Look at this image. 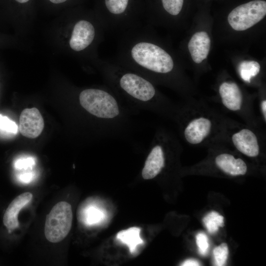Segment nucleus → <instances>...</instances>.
<instances>
[{
    "label": "nucleus",
    "instance_id": "obj_8",
    "mask_svg": "<svg viewBox=\"0 0 266 266\" xmlns=\"http://www.w3.org/2000/svg\"><path fill=\"white\" fill-rule=\"evenodd\" d=\"M212 163L222 173L231 176L245 175L249 170L246 162L237 156L235 151L224 142L208 147Z\"/></svg>",
    "mask_w": 266,
    "mask_h": 266
},
{
    "label": "nucleus",
    "instance_id": "obj_19",
    "mask_svg": "<svg viewBox=\"0 0 266 266\" xmlns=\"http://www.w3.org/2000/svg\"><path fill=\"white\" fill-rule=\"evenodd\" d=\"M105 217V213L101 209L92 207L87 212V221L89 224H96L100 222Z\"/></svg>",
    "mask_w": 266,
    "mask_h": 266
},
{
    "label": "nucleus",
    "instance_id": "obj_2",
    "mask_svg": "<svg viewBox=\"0 0 266 266\" xmlns=\"http://www.w3.org/2000/svg\"><path fill=\"white\" fill-rule=\"evenodd\" d=\"M97 65L106 85L133 113L148 111L174 121L178 104L160 93L151 81L114 61L99 60Z\"/></svg>",
    "mask_w": 266,
    "mask_h": 266
},
{
    "label": "nucleus",
    "instance_id": "obj_9",
    "mask_svg": "<svg viewBox=\"0 0 266 266\" xmlns=\"http://www.w3.org/2000/svg\"><path fill=\"white\" fill-rule=\"evenodd\" d=\"M266 14V2L255 0L240 5L229 14V24L234 30H246L263 19Z\"/></svg>",
    "mask_w": 266,
    "mask_h": 266
},
{
    "label": "nucleus",
    "instance_id": "obj_23",
    "mask_svg": "<svg viewBox=\"0 0 266 266\" xmlns=\"http://www.w3.org/2000/svg\"><path fill=\"white\" fill-rule=\"evenodd\" d=\"M31 178L32 174L29 173L24 174L21 176V180L24 182L29 181Z\"/></svg>",
    "mask_w": 266,
    "mask_h": 266
},
{
    "label": "nucleus",
    "instance_id": "obj_22",
    "mask_svg": "<svg viewBox=\"0 0 266 266\" xmlns=\"http://www.w3.org/2000/svg\"><path fill=\"white\" fill-rule=\"evenodd\" d=\"M181 265L182 266H200V264L197 260L190 259L185 260Z\"/></svg>",
    "mask_w": 266,
    "mask_h": 266
},
{
    "label": "nucleus",
    "instance_id": "obj_24",
    "mask_svg": "<svg viewBox=\"0 0 266 266\" xmlns=\"http://www.w3.org/2000/svg\"><path fill=\"white\" fill-rule=\"evenodd\" d=\"M49 0L54 3L58 4V3H63L66 1L67 0Z\"/></svg>",
    "mask_w": 266,
    "mask_h": 266
},
{
    "label": "nucleus",
    "instance_id": "obj_15",
    "mask_svg": "<svg viewBox=\"0 0 266 266\" xmlns=\"http://www.w3.org/2000/svg\"><path fill=\"white\" fill-rule=\"evenodd\" d=\"M203 224L210 233H216L219 227L224 226V217L217 212L211 211L202 219Z\"/></svg>",
    "mask_w": 266,
    "mask_h": 266
},
{
    "label": "nucleus",
    "instance_id": "obj_4",
    "mask_svg": "<svg viewBox=\"0 0 266 266\" xmlns=\"http://www.w3.org/2000/svg\"><path fill=\"white\" fill-rule=\"evenodd\" d=\"M223 142L236 153L254 159L261 156L264 151L266 137L263 130L229 117Z\"/></svg>",
    "mask_w": 266,
    "mask_h": 266
},
{
    "label": "nucleus",
    "instance_id": "obj_20",
    "mask_svg": "<svg viewBox=\"0 0 266 266\" xmlns=\"http://www.w3.org/2000/svg\"><path fill=\"white\" fill-rule=\"evenodd\" d=\"M196 243L200 254L206 255L209 246L207 235L202 232L198 233L196 235Z\"/></svg>",
    "mask_w": 266,
    "mask_h": 266
},
{
    "label": "nucleus",
    "instance_id": "obj_11",
    "mask_svg": "<svg viewBox=\"0 0 266 266\" xmlns=\"http://www.w3.org/2000/svg\"><path fill=\"white\" fill-rule=\"evenodd\" d=\"M33 195L25 192L15 198L7 208L3 217V223L9 232L16 229L19 226L18 215L20 211L28 204L33 199Z\"/></svg>",
    "mask_w": 266,
    "mask_h": 266
},
{
    "label": "nucleus",
    "instance_id": "obj_16",
    "mask_svg": "<svg viewBox=\"0 0 266 266\" xmlns=\"http://www.w3.org/2000/svg\"><path fill=\"white\" fill-rule=\"evenodd\" d=\"M214 264L217 266H223L225 265L227 262L229 249L226 243H223L219 246L216 247L213 251Z\"/></svg>",
    "mask_w": 266,
    "mask_h": 266
},
{
    "label": "nucleus",
    "instance_id": "obj_3",
    "mask_svg": "<svg viewBox=\"0 0 266 266\" xmlns=\"http://www.w3.org/2000/svg\"><path fill=\"white\" fill-rule=\"evenodd\" d=\"M228 118L205 102L191 100L178 104L173 122L188 145L208 147L223 142Z\"/></svg>",
    "mask_w": 266,
    "mask_h": 266
},
{
    "label": "nucleus",
    "instance_id": "obj_5",
    "mask_svg": "<svg viewBox=\"0 0 266 266\" xmlns=\"http://www.w3.org/2000/svg\"><path fill=\"white\" fill-rule=\"evenodd\" d=\"M218 95L220 105L224 110L237 115L244 123L263 130L252 100L245 96L236 83L233 81L222 82L218 87Z\"/></svg>",
    "mask_w": 266,
    "mask_h": 266
},
{
    "label": "nucleus",
    "instance_id": "obj_12",
    "mask_svg": "<svg viewBox=\"0 0 266 266\" xmlns=\"http://www.w3.org/2000/svg\"><path fill=\"white\" fill-rule=\"evenodd\" d=\"M188 46L193 61L200 64L208 55L210 47L209 35L205 32H197L190 39Z\"/></svg>",
    "mask_w": 266,
    "mask_h": 266
},
{
    "label": "nucleus",
    "instance_id": "obj_14",
    "mask_svg": "<svg viewBox=\"0 0 266 266\" xmlns=\"http://www.w3.org/2000/svg\"><path fill=\"white\" fill-rule=\"evenodd\" d=\"M261 66L255 61H243L238 66V72L243 81L250 83L252 79L260 73Z\"/></svg>",
    "mask_w": 266,
    "mask_h": 266
},
{
    "label": "nucleus",
    "instance_id": "obj_25",
    "mask_svg": "<svg viewBox=\"0 0 266 266\" xmlns=\"http://www.w3.org/2000/svg\"><path fill=\"white\" fill-rule=\"evenodd\" d=\"M17 2L21 3H26L28 2L29 0H15Z\"/></svg>",
    "mask_w": 266,
    "mask_h": 266
},
{
    "label": "nucleus",
    "instance_id": "obj_10",
    "mask_svg": "<svg viewBox=\"0 0 266 266\" xmlns=\"http://www.w3.org/2000/svg\"><path fill=\"white\" fill-rule=\"evenodd\" d=\"M44 120L38 109L35 107L24 109L20 116L18 129L23 136L35 138L42 133Z\"/></svg>",
    "mask_w": 266,
    "mask_h": 266
},
{
    "label": "nucleus",
    "instance_id": "obj_1",
    "mask_svg": "<svg viewBox=\"0 0 266 266\" xmlns=\"http://www.w3.org/2000/svg\"><path fill=\"white\" fill-rule=\"evenodd\" d=\"M115 63L147 78L154 84L178 86L173 57L142 25L121 33Z\"/></svg>",
    "mask_w": 266,
    "mask_h": 266
},
{
    "label": "nucleus",
    "instance_id": "obj_7",
    "mask_svg": "<svg viewBox=\"0 0 266 266\" xmlns=\"http://www.w3.org/2000/svg\"><path fill=\"white\" fill-rule=\"evenodd\" d=\"M72 219L69 203L62 201L56 204L46 217L44 234L46 239L52 243L63 240L71 229Z\"/></svg>",
    "mask_w": 266,
    "mask_h": 266
},
{
    "label": "nucleus",
    "instance_id": "obj_18",
    "mask_svg": "<svg viewBox=\"0 0 266 266\" xmlns=\"http://www.w3.org/2000/svg\"><path fill=\"white\" fill-rule=\"evenodd\" d=\"M0 129L11 133L16 134L18 130L16 123L6 116L0 114Z\"/></svg>",
    "mask_w": 266,
    "mask_h": 266
},
{
    "label": "nucleus",
    "instance_id": "obj_21",
    "mask_svg": "<svg viewBox=\"0 0 266 266\" xmlns=\"http://www.w3.org/2000/svg\"><path fill=\"white\" fill-rule=\"evenodd\" d=\"M33 164L34 160L32 158H27L17 161L15 164V166L17 168H22L30 166Z\"/></svg>",
    "mask_w": 266,
    "mask_h": 266
},
{
    "label": "nucleus",
    "instance_id": "obj_13",
    "mask_svg": "<svg viewBox=\"0 0 266 266\" xmlns=\"http://www.w3.org/2000/svg\"><path fill=\"white\" fill-rule=\"evenodd\" d=\"M141 229L133 227L119 232L116 239L122 244L126 245L132 254L136 253L138 246L144 242L140 236Z\"/></svg>",
    "mask_w": 266,
    "mask_h": 266
},
{
    "label": "nucleus",
    "instance_id": "obj_17",
    "mask_svg": "<svg viewBox=\"0 0 266 266\" xmlns=\"http://www.w3.org/2000/svg\"><path fill=\"white\" fill-rule=\"evenodd\" d=\"M165 11L172 16H177L181 12L184 0H161Z\"/></svg>",
    "mask_w": 266,
    "mask_h": 266
},
{
    "label": "nucleus",
    "instance_id": "obj_6",
    "mask_svg": "<svg viewBox=\"0 0 266 266\" xmlns=\"http://www.w3.org/2000/svg\"><path fill=\"white\" fill-rule=\"evenodd\" d=\"M106 30L100 20L94 21L81 19L73 25L69 39L70 49L81 53L96 47L101 41Z\"/></svg>",
    "mask_w": 266,
    "mask_h": 266
}]
</instances>
